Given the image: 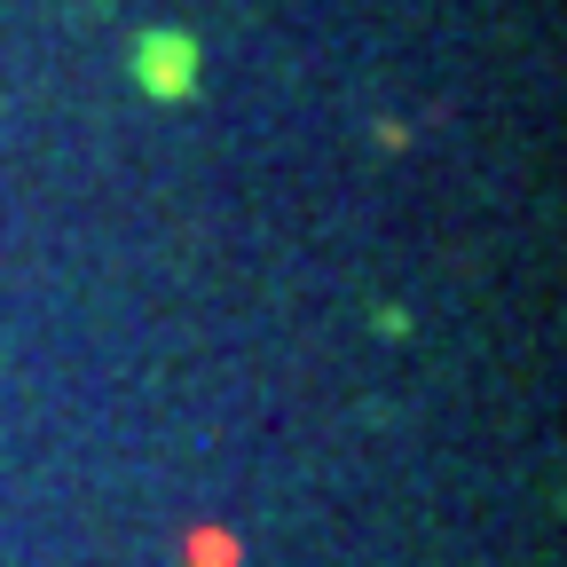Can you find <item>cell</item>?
<instances>
[{
  "instance_id": "6da1fadb",
  "label": "cell",
  "mask_w": 567,
  "mask_h": 567,
  "mask_svg": "<svg viewBox=\"0 0 567 567\" xmlns=\"http://www.w3.org/2000/svg\"><path fill=\"white\" fill-rule=\"evenodd\" d=\"M134 71H142V87H151V95H189L197 87V48L182 40V32H151V40H142V55H134Z\"/></svg>"
},
{
  "instance_id": "7a4b0ae2",
  "label": "cell",
  "mask_w": 567,
  "mask_h": 567,
  "mask_svg": "<svg viewBox=\"0 0 567 567\" xmlns=\"http://www.w3.org/2000/svg\"><path fill=\"white\" fill-rule=\"evenodd\" d=\"M237 559H245V544L229 528H189L182 536V567H237Z\"/></svg>"
}]
</instances>
